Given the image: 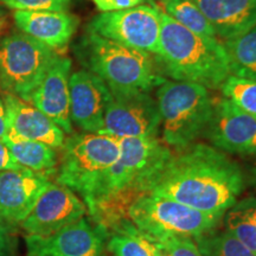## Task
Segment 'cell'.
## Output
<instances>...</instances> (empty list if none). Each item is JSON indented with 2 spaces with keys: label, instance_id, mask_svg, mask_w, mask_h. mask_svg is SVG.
I'll return each instance as SVG.
<instances>
[{
  "label": "cell",
  "instance_id": "5b68a950",
  "mask_svg": "<svg viewBox=\"0 0 256 256\" xmlns=\"http://www.w3.org/2000/svg\"><path fill=\"white\" fill-rule=\"evenodd\" d=\"M162 142L179 152L203 136L214 110V98L200 84L165 80L156 88Z\"/></svg>",
  "mask_w": 256,
  "mask_h": 256
},
{
  "label": "cell",
  "instance_id": "d4e9b609",
  "mask_svg": "<svg viewBox=\"0 0 256 256\" xmlns=\"http://www.w3.org/2000/svg\"><path fill=\"white\" fill-rule=\"evenodd\" d=\"M224 98L256 119V81L229 76L220 87Z\"/></svg>",
  "mask_w": 256,
  "mask_h": 256
},
{
  "label": "cell",
  "instance_id": "ba28073f",
  "mask_svg": "<svg viewBox=\"0 0 256 256\" xmlns=\"http://www.w3.org/2000/svg\"><path fill=\"white\" fill-rule=\"evenodd\" d=\"M58 54L23 32L0 40V90L28 102Z\"/></svg>",
  "mask_w": 256,
  "mask_h": 256
},
{
  "label": "cell",
  "instance_id": "3957f363",
  "mask_svg": "<svg viewBox=\"0 0 256 256\" xmlns=\"http://www.w3.org/2000/svg\"><path fill=\"white\" fill-rule=\"evenodd\" d=\"M158 66L174 81L220 89L230 74L223 43L217 37L194 34L160 11Z\"/></svg>",
  "mask_w": 256,
  "mask_h": 256
},
{
  "label": "cell",
  "instance_id": "5bb4252c",
  "mask_svg": "<svg viewBox=\"0 0 256 256\" xmlns=\"http://www.w3.org/2000/svg\"><path fill=\"white\" fill-rule=\"evenodd\" d=\"M70 118L86 133L104 130V112L112 94L98 75L82 69L70 75Z\"/></svg>",
  "mask_w": 256,
  "mask_h": 256
},
{
  "label": "cell",
  "instance_id": "9c48e42d",
  "mask_svg": "<svg viewBox=\"0 0 256 256\" xmlns=\"http://www.w3.org/2000/svg\"><path fill=\"white\" fill-rule=\"evenodd\" d=\"M86 31L146 51L156 58L160 54V10L153 5L142 4L121 11L101 12L92 17Z\"/></svg>",
  "mask_w": 256,
  "mask_h": 256
},
{
  "label": "cell",
  "instance_id": "f1b7e54d",
  "mask_svg": "<svg viewBox=\"0 0 256 256\" xmlns=\"http://www.w3.org/2000/svg\"><path fill=\"white\" fill-rule=\"evenodd\" d=\"M12 226L0 218V256H17L18 242Z\"/></svg>",
  "mask_w": 256,
  "mask_h": 256
},
{
  "label": "cell",
  "instance_id": "d590c367",
  "mask_svg": "<svg viewBox=\"0 0 256 256\" xmlns=\"http://www.w3.org/2000/svg\"><path fill=\"white\" fill-rule=\"evenodd\" d=\"M150 2H152V4H154V2H159V0H150Z\"/></svg>",
  "mask_w": 256,
  "mask_h": 256
},
{
  "label": "cell",
  "instance_id": "6da1fadb",
  "mask_svg": "<svg viewBox=\"0 0 256 256\" xmlns=\"http://www.w3.org/2000/svg\"><path fill=\"white\" fill-rule=\"evenodd\" d=\"M244 188L246 177L238 162L214 146L194 142L172 153L151 194L206 212L226 214Z\"/></svg>",
  "mask_w": 256,
  "mask_h": 256
},
{
  "label": "cell",
  "instance_id": "1f68e13d",
  "mask_svg": "<svg viewBox=\"0 0 256 256\" xmlns=\"http://www.w3.org/2000/svg\"><path fill=\"white\" fill-rule=\"evenodd\" d=\"M234 208L256 224V197L243 198V200H238Z\"/></svg>",
  "mask_w": 256,
  "mask_h": 256
},
{
  "label": "cell",
  "instance_id": "277c9868",
  "mask_svg": "<svg viewBox=\"0 0 256 256\" xmlns=\"http://www.w3.org/2000/svg\"><path fill=\"white\" fill-rule=\"evenodd\" d=\"M81 66L98 75L113 96L150 92L165 78L160 76L156 57L86 31L74 46Z\"/></svg>",
  "mask_w": 256,
  "mask_h": 256
},
{
  "label": "cell",
  "instance_id": "603a6c76",
  "mask_svg": "<svg viewBox=\"0 0 256 256\" xmlns=\"http://www.w3.org/2000/svg\"><path fill=\"white\" fill-rule=\"evenodd\" d=\"M153 6L194 34L217 37L214 28L194 0H159Z\"/></svg>",
  "mask_w": 256,
  "mask_h": 256
},
{
  "label": "cell",
  "instance_id": "8fae6325",
  "mask_svg": "<svg viewBox=\"0 0 256 256\" xmlns=\"http://www.w3.org/2000/svg\"><path fill=\"white\" fill-rule=\"evenodd\" d=\"M162 119L156 100L150 92L112 95L100 133L115 138H156Z\"/></svg>",
  "mask_w": 256,
  "mask_h": 256
},
{
  "label": "cell",
  "instance_id": "484cf974",
  "mask_svg": "<svg viewBox=\"0 0 256 256\" xmlns=\"http://www.w3.org/2000/svg\"><path fill=\"white\" fill-rule=\"evenodd\" d=\"M224 228L256 256V224L232 208L224 215Z\"/></svg>",
  "mask_w": 256,
  "mask_h": 256
},
{
  "label": "cell",
  "instance_id": "9a60e30c",
  "mask_svg": "<svg viewBox=\"0 0 256 256\" xmlns=\"http://www.w3.org/2000/svg\"><path fill=\"white\" fill-rule=\"evenodd\" d=\"M50 174L22 168L0 172V218L22 223L50 185Z\"/></svg>",
  "mask_w": 256,
  "mask_h": 256
},
{
  "label": "cell",
  "instance_id": "d6a6232c",
  "mask_svg": "<svg viewBox=\"0 0 256 256\" xmlns=\"http://www.w3.org/2000/svg\"><path fill=\"white\" fill-rule=\"evenodd\" d=\"M8 124H6V110L4 101L0 98V139L8 134Z\"/></svg>",
  "mask_w": 256,
  "mask_h": 256
},
{
  "label": "cell",
  "instance_id": "4316f807",
  "mask_svg": "<svg viewBox=\"0 0 256 256\" xmlns=\"http://www.w3.org/2000/svg\"><path fill=\"white\" fill-rule=\"evenodd\" d=\"M153 244L156 246L158 256H203L194 238H174Z\"/></svg>",
  "mask_w": 256,
  "mask_h": 256
},
{
  "label": "cell",
  "instance_id": "e575fe53",
  "mask_svg": "<svg viewBox=\"0 0 256 256\" xmlns=\"http://www.w3.org/2000/svg\"><path fill=\"white\" fill-rule=\"evenodd\" d=\"M6 24V12L0 8V32H2V28H4Z\"/></svg>",
  "mask_w": 256,
  "mask_h": 256
},
{
  "label": "cell",
  "instance_id": "d6986e66",
  "mask_svg": "<svg viewBox=\"0 0 256 256\" xmlns=\"http://www.w3.org/2000/svg\"><path fill=\"white\" fill-rule=\"evenodd\" d=\"M223 40L256 26V0H194Z\"/></svg>",
  "mask_w": 256,
  "mask_h": 256
},
{
  "label": "cell",
  "instance_id": "f546056e",
  "mask_svg": "<svg viewBox=\"0 0 256 256\" xmlns=\"http://www.w3.org/2000/svg\"><path fill=\"white\" fill-rule=\"evenodd\" d=\"M100 12L121 11L142 5L145 0H92Z\"/></svg>",
  "mask_w": 256,
  "mask_h": 256
},
{
  "label": "cell",
  "instance_id": "ac0fdd59",
  "mask_svg": "<svg viewBox=\"0 0 256 256\" xmlns=\"http://www.w3.org/2000/svg\"><path fill=\"white\" fill-rule=\"evenodd\" d=\"M4 104L10 132L54 148H62L66 133L34 106L10 94H5Z\"/></svg>",
  "mask_w": 256,
  "mask_h": 256
},
{
  "label": "cell",
  "instance_id": "30bf717a",
  "mask_svg": "<svg viewBox=\"0 0 256 256\" xmlns=\"http://www.w3.org/2000/svg\"><path fill=\"white\" fill-rule=\"evenodd\" d=\"M202 136L226 154L256 156V119L224 96L214 102Z\"/></svg>",
  "mask_w": 256,
  "mask_h": 256
},
{
  "label": "cell",
  "instance_id": "7402d4cb",
  "mask_svg": "<svg viewBox=\"0 0 256 256\" xmlns=\"http://www.w3.org/2000/svg\"><path fill=\"white\" fill-rule=\"evenodd\" d=\"M230 76L256 81V26L241 36L223 40Z\"/></svg>",
  "mask_w": 256,
  "mask_h": 256
},
{
  "label": "cell",
  "instance_id": "4fadbf2b",
  "mask_svg": "<svg viewBox=\"0 0 256 256\" xmlns=\"http://www.w3.org/2000/svg\"><path fill=\"white\" fill-rule=\"evenodd\" d=\"M87 206L70 188L50 183L20 223L26 236L46 238L87 215Z\"/></svg>",
  "mask_w": 256,
  "mask_h": 256
},
{
  "label": "cell",
  "instance_id": "4dcf8cb0",
  "mask_svg": "<svg viewBox=\"0 0 256 256\" xmlns=\"http://www.w3.org/2000/svg\"><path fill=\"white\" fill-rule=\"evenodd\" d=\"M22 168L23 166H20L16 162L8 146L0 139V172L8 171V170H19Z\"/></svg>",
  "mask_w": 256,
  "mask_h": 256
},
{
  "label": "cell",
  "instance_id": "52a82bcc",
  "mask_svg": "<svg viewBox=\"0 0 256 256\" xmlns=\"http://www.w3.org/2000/svg\"><path fill=\"white\" fill-rule=\"evenodd\" d=\"M120 156V139L104 133L72 134L62 146L57 183L83 198Z\"/></svg>",
  "mask_w": 256,
  "mask_h": 256
},
{
  "label": "cell",
  "instance_id": "e0dca14e",
  "mask_svg": "<svg viewBox=\"0 0 256 256\" xmlns=\"http://www.w3.org/2000/svg\"><path fill=\"white\" fill-rule=\"evenodd\" d=\"M14 19L19 31L55 52L68 46L78 26V17L66 11H16Z\"/></svg>",
  "mask_w": 256,
  "mask_h": 256
},
{
  "label": "cell",
  "instance_id": "7c38bea8",
  "mask_svg": "<svg viewBox=\"0 0 256 256\" xmlns=\"http://www.w3.org/2000/svg\"><path fill=\"white\" fill-rule=\"evenodd\" d=\"M107 232L84 217L46 238L25 236L28 256H106Z\"/></svg>",
  "mask_w": 256,
  "mask_h": 256
},
{
  "label": "cell",
  "instance_id": "836d02e7",
  "mask_svg": "<svg viewBox=\"0 0 256 256\" xmlns=\"http://www.w3.org/2000/svg\"><path fill=\"white\" fill-rule=\"evenodd\" d=\"M248 180H249V183L252 185V188L256 190V162H255V164L252 166L250 170H249Z\"/></svg>",
  "mask_w": 256,
  "mask_h": 256
},
{
  "label": "cell",
  "instance_id": "8992f818",
  "mask_svg": "<svg viewBox=\"0 0 256 256\" xmlns=\"http://www.w3.org/2000/svg\"><path fill=\"white\" fill-rule=\"evenodd\" d=\"M224 215L194 209L154 194L140 197L128 211L130 222L152 243L174 238L194 240L218 229Z\"/></svg>",
  "mask_w": 256,
  "mask_h": 256
},
{
  "label": "cell",
  "instance_id": "cb8c5ba5",
  "mask_svg": "<svg viewBox=\"0 0 256 256\" xmlns=\"http://www.w3.org/2000/svg\"><path fill=\"white\" fill-rule=\"evenodd\" d=\"M194 241L203 256H255L226 229H216Z\"/></svg>",
  "mask_w": 256,
  "mask_h": 256
},
{
  "label": "cell",
  "instance_id": "7a4b0ae2",
  "mask_svg": "<svg viewBox=\"0 0 256 256\" xmlns=\"http://www.w3.org/2000/svg\"><path fill=\"white\" fill-rule=\"evenodd\" d=\"M158 138H122L116 162L83 197L90 220L110 232L128 218L140 197L150 194L172 156Z\"/></svg>",
  "mask_w": 256,
  "mask_h": 256
},
{
  "label": "cell",
  "instance_id": "ffe728a7",
  "mask_svg": "<svg viewBox=\"0 0 256 256\" xmlns=\"http://www.w3.org/2000/svg\"><path fill=\"white\" fill-rule=\"evenodd\" d=\"M2 140L8 146L16 162L23 168L46 174L56 172L58 158L56 148L54 147L34 140L25 139L10 130Z\"/></svg>",
  "mask_w": 256,
  "mask_h": 256
},
{
  "label": "cell",
  "instance_id": "2e32d148",
  "mask_svg": "<svg viewBox=\"0 0 256 256\" xmlns=\"http://www.w3.org/2000/svg\"><path fill=\"white\" fill-rule=\"evenodd\" d=\"M70 72L72 60L57 55L40 84L32 92L28 102L52 120L64 133L72 134L69 92Z\"/></svg>",
  "mask_w": 256,
  "mask_h": 256
},
{
  "label": "cell",
  "instance_id": "83f0119b",
  "mask_svg": "<svg viewBox=\"0 0 256 256\" xmlns=\"http://www.w3.org/2000/svg\"><path fill=\"white\" fill-rule=\"evenodd\" d=\"M16 11H66L70 0H0Z\"/></svg>",
  "mask_w": 256,
  "mask_h": 256
},
{
  "label": "cell",
  "instance_id": "44dd1931",
  "mask_svg": "<svg viewBox=\"0 0 256 256\" xmlns=\"http://www.w3.org/2000/svg\"><path fill=\"white\" fill-rule=\"evenodd\" d=\"M106 249L110 256H158L156 246L126 220L107 232Z\"/></svg>",
  "mask_w": 256,
  "mask_h": 256
}]
</instances>
